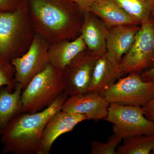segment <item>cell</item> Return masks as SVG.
<instances>
[{
    "label": "cell",
    "mask_w": 154,
    "mask_h": 154,
    "mask_svg": "<svg viewBox=\"0 0 154 154\" xmlns=\"http://www.w3.org/2000/svg\"><path fill=\"white\" fill-rule=\"evenodd\" d=\"M33 29L49 44L75 39L80 34L84 14L71 0H27Z\"/></svg>",
    "instance_id": "obj_1"
},
{
    "label": "cell",
    "mask_w": 154,
    "mask_h": 154,
    "mask_svg": "<svg viewBox=\"0 0 154 154\" xmlns=\"http://www.w3.org/2000/svg\"><path fill=\"white\" fill-rule=\"evenodd\" d=\"M69 96L64 92L47 108L39 112H22L15 116L1 136L4 153L38 154L42 132L53 115L61 110Z\"/></svg>",
    "instance_id": "obj_2"
},
{
    "label": "cell",
    "mask_w": 154,
    "mask_h": 154,
    "mask_svg": "<svg viewBox=\"0 0 154 154\" xmlns=\"http://www.w3.org/2000/svg\"><path fill=\"white\" fill-rule=\"evenodd\" d=\"M35 30L28 14L27 0L14 11H0V61L11 63L27 52Z\"/></svg>",
    "instance_id": "obj_3"
},
{
    "label": "cell",
    "mask_w": 154,
    "mask_h": 154,
    "mask_svg": "<svg viewBox=\"0 0 154 154\" xmlns=\"http://www.w3.org/2000/svg\"><path fill=\"white\" fill-rule=\"evenodd\" d=\"M64 91L62 72L50 63L22 91V112L42 111L52 105Z\"/></svg>",
    "instance_id": "obj_4"
},
{
    "label": "cell",
    "mask_w": 154,
    "mask_h": 154,
    "mask_svg": "<svg viewBox=\"0 0 154 154\" xmlns=\"http://www.w3.org/2000/svg\"><path fill=\"white\" fill-rule=\"evenodd\" d=\"M109 104L142 106L154 98V81H144L137 73L119 78L100 94Z\"/></svg>",
    "instance_id": "obj_5"
},
{
    "label": "cell",
    "mask_w": 154,
    "mask_h": 154,
    "mask_svg": "<svg viewBox=\"0 0 154 154\" xmlns=\"http://www.w3.org/2000/svg\"><path fill=\"white\" fill-rule=\"evenodd\" d=\"M105 120L113 125V134L122 140L154 134V123L146 117L141 106L111 103Z\"/></svg>",
    "instance_id": "obj_6"
},
{
    "label": "cell",
    "mask_w": 154,
    "mask_h": 154,
    "mask_svg": "<svg viewBox=\"0 0 154 154\" xmlns=\"http://www.w3.org/2000/svg\"><path fill=\"white\" fill-rule=\"evenodd\" d=\"M154 63V22L151 16L141 24L134 41L122 59V75L144 71Z\"/></svg>",
    "instance_id": "obj_7"
},
{
    "label": "cell",
    "mask_w": 154,
    "mask_h": 154,
    "mask_svg": "<svg viewBox=\"0 0 154 154\" xmlns=\"http://www.w3.org/2000/svg\"><path fill=\"white\" fill-rule=\"evenodd\" d=\"M49 44L43 37L35 33L27 52L11 60L15 69V81L22 85L23 90L50 63L48 54Z\"/></svg>",
    "instance_id": "obj_8"
},
{
    "label": "cell",
    "mask_w": 154,
    "mask_h": 154,
    "mask_svg": "<svg viewBox=\"0 0 154 154\" xmlns=\"http://www.w3.org/2000/svg\"><path fill=\"white\" fill-rule=\"evenodd\" d=\"M99 57L86 48L67 65L62 75L64 92L69 97L88 92L94 65Z\"/></svg>",
    "instance_id": "obj_9"
},
{
    "label": "cell",
    "mask_w": 154,
    "mask_h": 154,
    "mask_svg": "<svg viewBox=\"0 0 154 154\" xmlns=\"http://www.w3.org/2000/svg\"><path fill=\"white\" fill-rule=\"evenodd\" d=\"M109 105L100 94L87 92L69 97L61 110L85 116L87 120H99L107 117Z\"/></svg>",
    "instance_id": "obj_10"
},
{
    "label": "cell",
    "mask_w": 154,
    "mask_h": 154,
    "mask_svg": "<svg viewBox=\"0 0 154 154\" xmlns=\"http://www.w3.org/2000/svg\"><path fill=\"white\" fill-rule=\"evenodd\" d=\"M87 120L85 116L60 110L50 118L42 135L38 154H49L53 144L62 135L72 131L77 125Z\"/></svg>",
    "instance_id": "obj_11"
},
{
    "label": "cell",
    "mask_w": 154,
    "mask_h": 154,
    "mask_svg": "<svg viewBox=\"0 0 154 154\" xmlns=\"http://www.w3.org/2000/svg\"><path fill=\"white\" fill-rule=\"evenodd\" d=\"M140 28L138 25H127L108 29L106 38V52L108 57L119 64L129 51Z\"/></svg>",
    "instance_id": "obj_12"
},
{
    "label": "cell",
    "mask_w": 154,
    "mask_h": 154,
    "mask_svg": "<svg viewBox=\"0 0 154 154\" xmlns=\"http://www.w3.org/2000/svg\"><path fill=\"white\" fill-rule=\"evenodd\" d=\"M119 65L110 59L107 52L97 58L88 92L100 94L107 90L122 75Z\"/></svg>",
    "instance_id": "obj_13"
},
{
    "label": "cell",
    "mask_w": 154,
    "mask_h": 154,
    "mask_svg": "<svg viewBox=\"0 0 154 154\" xmlns=\"http://www.w3.org/2000/svg\"><path fill=\"white\" fill-rule=\"evenodd\" d=\"M108 29L103 22L96 19L91 12L84 14L80 35L87 49L94 55L100 56L106 52Z\"/></svg>",
    "instance_id": "obj_14"
},
{
    "label": "cell",
    "mask_w": 154,
    "mask_h": 154,
    "mask_svg": "<svg viewBox=\"0 0 154 154\" xmlns=\"http://www.w3.org/2000/svg\"><path fill=\"white\" fill-rule=\"evenodd\" d=\"M86 48L87 46L80 35L72 40L64 39L51 43L48 50L50 63L62 72L67 65Z\"/></svg>",
    "instance_id": "obj_15"
},
{
    "label": "cell",
    "mask_w": 154,
    "mask_h": 154,
    "mask_svg": "<svg viewBox=\"0 0 154 154\" xmlns=\"http://www.w3.org/2000/svg\"><path fill=\"white\" fill-rule=\"evenodd\" d=\"M90 12L102 19L107 29L123 25H140L113 0L97 1L91 6Z\"/></svg>",
    "instance_id": "obj_16"
},
{
    "label": "cell",
    "mask_w": 154,
    "mask_h": 154,
    "mask_svg": "<svg viewBox=\"0 0 154 154\" xmlns=\"http://www.w3.org/2000/svg\"><path fill=\"white\" fill-rule=\"evenodd\" d=\"M23 87L17 84L14 91L6 86L0 88V136L16 116L22 112Z\"/></svg>",
    "instance_id": "obj_17"
},
{
    "label": "cell",
    "mask_w": 154,
    "mask_h": 154,
    "mask_svg": "<svg viewBox=\"0 0 154 154\" xmlns=\"http://www.w3.org/2000/svg\"><path fill=\"white\" fill-rule=\"evenodd\" d=\"M154 154V134L125 139L116 152V154Z\"/></svg>",
    "instance_id": "obj_18"
},
{
    "label": "cell",
    "mask_w": 154,
    "mask_h": 154,
    "mask_svg": "<svg viewBox=\"0 0 154 154\" xmlns=\"http://www.w3.org/2000/svg\"><path fill=\"white\" fill-rule=\"evenodd\" d=\"M132 19L142 24L151 17L153 0H113Z\"/></svg>",
    "instance_id": "obj_19"
},
{
    "label": "cell",
    "mask_w": 154,
    "mask_h": 154,
    "mask_svg": "<svg viewBox=\"0 0 154 154\" xmlns=\"http://www.w3.org/2000/svg\"><path fill=\"white\" fill-rule=\"evenodd\" d=\"M122 140L120 137L113 134L106 143L97 140L91 142V153L92 154H116L119 143Z\"/></svg>",
    "instance_id": "obj_20"
},
{
    "label": "cell",
    "mask_w": 154,
    "mask_h": 154,
    "mask_svg": "<svg viewBox=\"0 0 154 154\" xmlns=\"http://www.w3.org/2000/svg\"><path fill=\"white\" fill-rule=\"evenodd\" d=\"M15 69L11 63L0 61V88L6 86L13 91L17 86L15 81Z\"/></svg>",
    "instance_id": "obj_21"
},
{
    "label": "cell",
    "mask_w": 154,
    "mask_h": 154,
    "mask_svg": "<svg viewBox=\"0 0 154 154\" xmlns=\"http://www.w3.org/2000/svg\"><path fill=\"white\" fill-rule=\"evenodd\" d=\"M22 0H0V11H14L19 7Z\"/></svg>",
    "instance_id": "obj_22"
},
{
    "label": "cell",
    "mask_w": 154,
    "mask_h": 154,
    "mask_svg": "<svg viewBox=\"0 0 154 154\" xmlns=\"http://www.w3.org/2000/svg\"><path fill=\"white\" fill-rule=\"evenodd\" d=\"M142 107L146 117L154 123V98Z\"/></svg>",
    "instance_id": "obj_23"
},
{
    "label": "cell",
    "mask_w": 154,
    "mask_h": 154,
    "mask_svg": "<svg viewBox=\"0 0 154 154\" xmlns=\"http://www.w3.org/2000/svg\"><path fill=\"white\" fill-rule=\"evenodd\" d=\"M99 0H75V2L79 7L80 10L84 14L90 12L91 8L92 5Z\"/></svg>",
    "instance_id": "obj_24"
},
{
    "label": "cell",
    "mask_w": 154,
    "mask_h": 154,
    "mask_svg": "<svg viewBox=\"0 0 154 154\" xmlns=\"http://www.w3.org/2000/svg\"><path fill=\"white\" fill-rule=\"evenodd\" d=\"M141 77L145 81L153 82L154 81V66L149 69L146 70L140 75Z\"/></svg>",
    "instance_id": "obj_25"
},
{
    "label": "cell",
    "mask_w": 154,
    "mask_h": 154,
    "mask_svg": "<svg viewBox=\"0 0 154 154\" xmlns=\"http://www.w3.org/2000/svg\"><path fill=\"white\" fill-rule=\"evenodd\" d=\"M151 17H152V18L154 22V8L153 9L151 13Z\"/></svg>",
    "instance_id": "obj_26"
},
{
    "label": "cell",
    "mask_w": 154,
    "mask_h": 154,
    "mask_svg": "<svg viewBox=\"0 0 154 154\" xmlns=\"http://www.w3.org/2000/svg\"><path fill=\"white\" fill-rule=\"evenodd\" d=\"M71 1H74L75 0H71Z\"/></svg>",
    "instance_id": "obj_27"
},
{
    "label": "cell",
    "mask_w": 154,
    "mask_h": 154,
    "mask_svg": "<svg viewBox=\"0 0 154 154\" xmlns=\"http://www.w3.org/2000/svg\"><path fill=\"white\" fill-rule=\"evenodd\" d=\"M153 1H154V0H153Z\"/></svg>",
    "instance_id": "obj_28"
}]
</instances>
